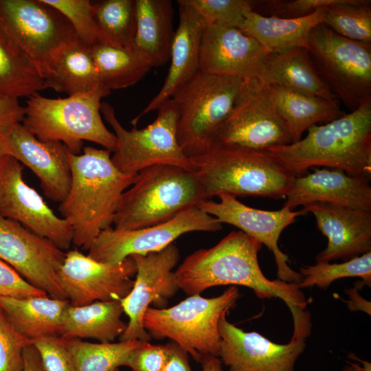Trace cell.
I'll list each match as a JSON object with an SVG mask.
<instances>
[{
  "label": "cell",
  "mask_w": 371,
  "mask_h": 371,
  "mask_svg": "<svg viewBox=\"0 0 371 371\" xmlns=\"http://www.w3.org/2000/svg\"><path fill=\"white\" fill-rule=\"evenodd\" d=\"M304 209L314 215L318 229L328 238L317 262L346 261L371 251V212L325 203H313Z\"/></svg>",
  "instance_id": "7402d4cb"
},
{
  "label": "cell",
  "mask_w": 371,
  "mask_h": 371,
  "mask_svg": "<svg viewBox=\"0 0 371 371\" xmlns=\"http://www.w3.org/2000/svg\"><path fill=\"white\" fill-rule=\"evenodd\" d=\"M93 3L95 21L104 42L131 45L135 30V0H103Z\"/></svg>",
  "instance_id": "e575fe53"
},
{
  "label": "cell",
  "mask_w": 371,
  "mask_h": 371,
  "mask_svg": "<svg viewBox=\"0 0 371 371\" xmlns=\"http://www.w3.org/2000/svg\"><path fill=\"white\" fill-rule=\"evenodd\" d=\"M100 111L116 137L111 161L120 171L137 174L146 168L164 164L196 172L178 143V110L172 98L160 106L156 119L142 129L124 128L108 102H102Z\"/></svg>",
  "instance_id": "9c48e42d"
},
{
  "label": "cell",
  "mask_w": 371,
  "mask_h": 371,
  "mask_svg": "<svg viewBox=\"0 0 371 371\" xmlns=\"http://www.w3.org/2000/svg\"><path fill=\"white\" fill-rule=\"evenodd\" d=\"M295 177L284 206L293 210L299 205L325 203L371 212V186L368 179L333 168L318 169Z\"/></svg>",
  "instance_id": "603a6c76"
},
{
  "label": "cell",
  "mask_w": 371,
  "mask_h": 371,
  "mask_svg": "<svg viewBox=\"0 0 371 371\" xmlns=\"http://www.w3.org/2000/svg\"><path fill=\"white\" fill-rule=\"evenodd\" d=\"M122 194L112 224L120 230L137 229L168 221L204 201L194 171L171 165H155L137 173Z\"/></svg>",
  "instance_id": "5b68a950"
},
{
  "label": "cell",
  "mask_w": 371,
  "mask_h": 371,
  "mask_svg": "<svg viewBox=\"0 0 371 371\" xmlns=\"http://www.w3.org/2000/svg\"><path fill=\"white\" fill-rule=\"evenodd\" d=\"M8 154L29 168L38 178L45 196L62 203L69 192L70 152L60 142L38 139L21 123L5 138Z\"/></svg>",
  "instance_id": "44dd1931"
},
{
  "label": "cell",
  "mask_w": 371,
  "mask_h": 371,
  "mask_svg": "<svg viewBox=\"0 0 371 371\" xmlns=\"http://www.w3.org/2000/svg\"><path fill=\"white\" fill-rule=\"evenodd\" d=\"M120 301L95 302L73 306L65 311L60 337L65 339L91 338L100 342H113L120 337L127 324Z\"/></svg>",
  "instance_id": "f1b7e54d"
},
{
  "label": "cell",
  "mask_w": 371,
  "mask_h": 371,
  "mask_svg": "<svg viewBox=\"0 0 371 371\" xmlns=\"http://www.w3.org/2000/svg\"><path fill=\"white\" fill-rule=\"evenodd\" d=\"M112 371H119V368L115 369V370H113Z\"/></svg>",
  "instance_id": "f5cc1de1"
},
{
  "label": "cell",
  "mask_w": 371,
  "mask_h": 371,
  "mask_svg": "<svg viewBox=\"0 0 371 371\" xmlns=\"http://www.w3.org/2000/svg\"><path fill=\"white\" fill-rule=\"evenodd\" d=\"M64 339L76 371H112L127 366L131 355L145 341L91 343L79 339Z\"/></svg>",
  "instance_id": "836d02e7"
},
{
  "label": "cell",
  "mask_w": 371,
  "mask_h": 371,
  "mask_svg": "<svg viewBox=\"0 0 371 371\" xmlns=\"http://www.w3.org/2000/svg\"><path fill=\"white\" fill-rule=\"evenodd\" d=\"M219 356L229 371H294L306 348V337L293 335L285 344L275 343L257 332H245L226 319L218 323Z\"/></svg>",
  "instance_id": "d6986e66"
},
{
  "label": "cell",
  "mask_w": 371,
  "mask_h": 371,
  "mask_svg": "<svg viewBox=\"0 0 371 371\" xmlns=\"http://www.w3.org/2000/svg\"><path fill=\"white\" fill-rule=\"evenodd\" d=\"M352 0H291L259 1L261 12L264 16L280 18H296L306 16L315 10L333 5L349 3Z\"/></svg>",
  "instance_id": "60d3db41"
},
{
  "label": "cell",
  "mask_w": 371,
  "mask_h": 371,
  "mask_svg": "<svg viewBox=\"0 0 371 371\" xmlns=\"http://www.w3.org/2000/svg\"><path fill=\"white\" fill-rule=\"evenodd\" d=\"M308 51L319 76L351 111L371 99V43L346 38L320 23L309 34Z\"/></svg>",
  "instance_id": "30bf717a"
},
{
  "label": "cell",
  "mask_w": 371,
  "mask_h": 371,
  "mask_svg": "<svg viewBox=\"0 0 371 371\" xmlns=\"http://www.w3.org/2000/svg\"><path fill=\"white\" fill-rule=\"evenodd\" d=\"M370 5V0H352L330 5L322 23L346 38L371 43Z\"/></svg>",
  "instance_id": "d590c367"
},
{
  "label": "cell",
  "mask_w": 371,
  "mask_h": 371,
  "mask_svg": "<svg viewBox=\"0 0 371 371\" xmlns=\"http://www.w3.org/2000/svg\"><path fill=\"white\" fill-rule=\"evenodd\" d=\"M202 366V371H224L222 368V361L218 357L205 356L200 362Z\"/></svg>",
  "instance_id": "681fc988"
},
{
  "label": "cell",
  "mask_w": 371,
  "mask_h": 371,
  "mask_svg": "<svg viewBox=\"0 0 371 371\" xmlns=\"http://www.w3.org/2000/svg\"><path fill=\"white\" fill-rule=\"evenodd\" d=\"M22 371H45L38 352L33 344L24 348Z\"/></svg>",
  "instance_id": "7dc6e473"
},
{
  "label": "cell",
  "mask_w": 371,
  "mask_h": 371,
  "mask_svg": "<svg viewBox=\"0 0 371 371\" xmlns=\"http://www.w3.org/2000/svg\"><path fill=\"white\" fill-rule=\"evenodd\" d=\"M189 159L205 200L221 194L285 199L295 177L268 150L213 146Z\"/></svg>",
  "instance_id": "277c9868"
},
{
  "label": "cell",
  "mask_w": 371,
  "mask_h": 371,
  "mask_svg": "<svg viewBox=\"0 0 371 371\" xmlns=\"http://www.w3.org/2000/svg\"><path fill=\"white\" fill-rule=\"evenodd\" d=\"M25 107L18 99H0V139L9 136L16 124L22 122Z\"/></svg>",
  "instance_id": "f6af8a7d"
},
{
  "label": "cell",
  "mask_w": 371,
  "mask_h": 371,
  "mask_svg": "<svg viewBox=\"0 0 371 371\" xmlns=\"http://www.w3.org/2000/svg\"><path fill=\"white\" fill-rule=\"evenodd\" d=\"M60 12L70 23L82 43L88 47L104 42L94 17L93 3L89 0H43Z\"/></svg>",
  "instance_id": "74e56055"
},
{
  "label": "cell",
  "mask_w": 371,
  "mask_h": 371,
  "mask_svg": "<svg viewBox=\"0 0 371 371\" xmlns=\"http://www.w3.org/2000/svg\"><path fill=\"white\" fill-rule=\"evenodd\" d=\"M23 165L12 156L0 161V214L47 238L62 250L72 244L69 223L58 216L23 177Z\"/></svg>",
  "instance_id": "9a60e30c"
},
{
  "label": "cell",
  "mask_w": 371,
  "mask_h": 371,
  "mask_svg": "<svg viewBox=\"0 0 371 371\" xmlns=\"http://www.w3.org/2000/svg\"><path fill=\"white\" fill-rule=\"evenodd\" d=\"M292 143L268 86L260 79L252 78L243 80L230 113L212 135L208 148L232 145L265 150Z\"/></svg>",
  "instance_id": "7c38bea8"
},
{
  "label": "cell",
  "mask_w": 371,
  "mask_h": 371,
  "mask_svg": "<svg viewBox=\"0 0 371 371\" xmlns=\"http://www.w3.org/2000/svg\"><path fill=\"white\" fill-rule=\"evenodd\" d=\"M46 295L45 292L30 284L12 267L0 260V296L26 297Z\"/></svg>",
  "instance_id": "7bdbcfd3"
},
{
  "label": "cell",
  "mask_w": 371,
  "mask_h": 371,
  "mask_svg": "<svg viewBox=\"0 0 371 371\" xmlns=\"http://www.w3.org/2000/svg\"><path fill=\"white\" fill-rule=\"evenodd\" d=\"M274 106L287 126L293 143L302 139L309 126L343 115L339 103L280 86L267 85Z\"/></svg>",
  "instance_id": "4dcf8cb0"
},
{
  "label": "cell",
  "mask_w": 371,
  "mask_h": 371,
  "mask_svg": "<svg viewBox=\"0 0 371 371\" xmlns=\"http://www.w3.org/2000/svg\"><path fill=\"white\" fill-rule=\"evenodd\" d=\"M165 346L166 357L163 371H193L184 350L173 341Z\"/></svg>",
  "instance_id": "bcb514c9"
},
{
  "label": "cell",
  "mask_w": 371,
  "mask_h": 371,
  "mask_svg": "<svg viewBox=\"0 0 371 371\" xmlns=\"http://www.w3.org/2000/svg\"><path fill=\"white\" fill-rule=\"evenodd\" d=\"M100 83L111 91L131 87L152 68L131 46L100 42L90 47Z\"/></svg>",
  "instance_id": "1f68e13d"
},
{
  "label": "cell",
  "mask_w": 371,
  "mask_h": 371,
  "mask_svg": "<svg viewBox=\"0 0 371 371\" xmlns=\"http://www.w3.org/2000/svg\"><path fill=\"white\" fill-rule=\"evenodd\" d=\"M269 56L257 41L239 29L205 25L201 42L199 71L260 80Z\"/></svg>",
  "instance_id": "ffe728a7"
},
{
  "label": "cell",
  "mask_w": 371,
  "mask_h": 371,
  "mask_svg": "<svg viewBox=\"0 0 371 371\" xmlns=\"http://www.w3.org/2000/svg\"><path fill=\"white\" fill-rule=\"evenodd\" d=\"M45 371H76L65 339L60 336L39 338L32 342Z\"/></svg>",
  "instance_id": "b9f144b4"
},
{
  "label": "cell",
  "mask_w": 371,
  "mask_h": 371,
  "mask_svg": "<svg viewBox=\"0 0 371 371\" xmlns=\"http://www.w3.org/2000/svg\"><path fill=\"white\" fill-rule=\"evenodd\" d=\"M260 80L267 85L280 86L339 103L319 76L304 47L269 54Z\"/></svg>",
  "instance_id": "4316f807"
},
{
  "label": "cell",
  "mask_w": 371,
  "mask_h": 371,
  "mask_svg": "<svg viewBox=\"0 0 371 371\" xmlns=\"http://www.w3.org/2000/svg\"><path fill=\"white\" fill-rule=\"evenodd\" d=\"M342 371H363V368L355 363H349L343 368Z\"/></svg>",
  "instance_id": "816d5d0a"
},
{
  "label": "cell",
  "mask_w": 371,
  "mask_h": 371,
  "mask_svg": "<svg viewBox=\"0 0 371 371\" xmlns=\"http://www.w3.org/2000/svg\"><path fill=\"white\" fill-rule=\"evenodd\" d=\"M45 89L73 95L100 86L90 47L77 39L61 48L54 58L47 76Z\"/></svg>",
  "instance_id": "f546056e"
},
{
  "label": "cell",
  "mask_w": 371,
  "mask_h": 371,
  "mask_svg": "<svg viewBox=\"0 0 371 371\" xmlns=\"http://www.w3.org/2000/svg\"><path fill=\"white\" fill-rule=\"evenodd\" d=\"M302 276L297 284L300 289L316 286L324 289L338 279L359 277L362 286H371V251L344 261L330 264L317 262L314 265L303 266L300 269Z\"/></svg>",
  "instance_id": "8d00e7d4"
},
{
  "label": "cell",
  "mask_w": 371,
  "mask_h": 371,
  "mask_svg": "<svg viewBox=\"0 0 371 371\" xmlns=\"http://www.w3.org/2000/svg\"><path fill=\"white\" fill-rule=\"evenodd\" d=\"M200 14L205 25L235 27L242 25L245 14L253 10L252 1L187 0Z\"/></svg>",
  "instance_id": "f35d334b"
},
{
  "label": "cell",
  "mask_w": 371,
  "mask_h": 371,
  "mask_svg": "<svg viewBox=\"0 0 371 371\" xmlns=\"http://www.w3.org/2000/svg\"><path fill=\"white\" fill-rule=\"evenodd\" d=\"M346 292L350 297V300L347 301V306L350 311H363L370 315V302L359 294L358 286L347 290Z\"/></svg>",
  "instance_id": "c3c4849f"
},
{
  "label": "cell",
  "mask_w": 371,
  "mask_h": 371,
  "mask_svg": "<svg viewBox=\"0 0 371 371\" xmlns=\"http://www.w3.org/2000/svg\"><path fill=\"white\" fill-rule=\"evenodd\" d=\"M68 300L46 296H0V308L17 330L32 342L39 338L60 336Z\"/></svg>",
  "instance_id": "83f0119b"
},
{
  "label": "cell",
  "mask_w": 371,
  "mask_h": 371,
  "mask_svg": "<svg viewBox=\"0 0 371 371\" xmlns=\"http://www.w3.org/2000/svg\"><path fill=\"white\" fill-rule=\"evenodd\" d=\"M243 81L199 71L172 96L178 110V143L188 158L207 150L212 135L230 113Z\"/></svg>",
  "instance_id": "ba28073f"
},
{
  "label": "cell",
  "mask_w": 371,
  "mask_h": 371,
  "mask_svg": "<svg viewBox=\"0 0 371 371\" xmlns=\"http://www.w3.org/2000/svg\"><path fill=\"white\" fill-rule=\"evenodd\" d=\"M0 30L43 79L58 52L78 39L69 21L43 0H0Z\"/></svg>",
  "instance_id": "8fae6325"
},
{
  "label": "cell",
  "mask_w": 371,
  "mask_h": 371,
  "mask_svg": "<svg viewBox=\"0 0 371 371\" xmlns=\"http://www.w3.org/2000/svg\"><path fill=\"white\" fill-rule=\"evenodd\" d=\"M6 155H8V154L5 138L0 139V161Z\"/></svg>",
  "instance_id": "f907efd6"
},
{
  "label": "cell",
  "mask_w": 371,
  "mask_h": 371,
  "mask_svg": "<svg viewBox=\"0 0 371 371\" xmlns=\"http://www.w3.org/2000/svg\"><path fill=\"white\" fill-rule=\"evenodd\" d=\"M305 137L267 150L293 175L315 166L371 178V99L323 125L313 124Z\"/></svg>",
  "instance_id": "3957f363"
},
{
  "label": "cell",
  "mask_w": 371,
  "mask_h": 371,
  "mask_svg": "<svg viewBox=\"0 0 371 371\" xmlns=\"http://www.w3.org/2000/svg\"><path fill=\"white\" fill-rule=\"evenodd\" d=\"M239 297L238 289L231 286L214 297L195 294L169 308L149 307L144 326L150 337L172 340L199 363L203 357L219 356L220 319Z\"/></svg>",
  "instance_id": "52a82bcc"
},
{
  "label": "cell",
  "mask_w": 371,
  "mask_h": 371,
  "mask_svg": "<svg viewBox=\"0 0 371 371\" xmlns=\"http://www.w3.org/2000/svg\"><path fill=\"white\" fill-rule=\"evenodd\" d=\"M328 8L324 7L296 18L264 16L250 10L245 14L239 30L257 41L269 54L296 47L308 49L309 34L323 22Z\"/></svg>",
  "instance_id": "484cf974"
},
{
  "label": "cell",
  "mask_w": 371,
  "mask_h": 371,
  "mask_svg": "<svg viewBox=\"0 0 371 371\" xmlns=\"http://www.w3.org/2000/svg\"><path fill=\"white\" fill-rule=\"evenodd\" d=\"M110 91L100 86L91 91L63 98H49L35 93L26 101L21 124L38 139L58 141L79 155L85 141L113 152L116 137L101 116L102 98Z\"/></svg>",
  "instance_id": "8992f818"
},
{
  "label": "cell",
  "mask_w": 371,
  "mask_h": 371,
  "mask_svg": "<svg viewBox=\"0 0 371 371\" xmlns=\"http://www.w3.org/2000/svg\"><path fill=\"white\" fill-rule=\"evenodd\" d=\"M136 278L131 291L120 300L124 313L128 317L120 341H148L150 336L144 326V317L150 304L165 308L179 287L172 271L180 258L179 250L172 243L164 249L146 255H132Z\"/></svg>",
  "instance_id": "5bb4252c"
},
{
  "label": "cell",
  "mask_w": 371,
  "mask_h": 371,
  "mask_svg": "<svg viewBox=\"0 0 371 371\" xmlns=\"http://www.w3.org/2000/svg\"><path fill=\"white\" fill-rule=\"evenodd\" d=\"M82 151L69 153L71 186L58 210L72 229V243L89 250L100 232L111 227L120 199L137 174L120 171L106 149L84 146Z\"/></svg>",
  "instance_id": "7a4b0ae2"
},
{
  "label": "cell",
  "mask_w": 371,
  "mask_h": 371,
  "mask_svg": "<svg viewBox=\"0 0 371 371\" xmlns=\"http://www.w3.org/2000/svg\"><path fill=\"white\" fill-rule=\"evenodd\" d=\"M218 197L219 202L204 200L197 206L221 223L232 225L264 244L274 256L278 279L298 284L302 276L289 266V256L280 250L278 243L282 231L307 212L304 209L292 211L285 206L276 211L262 210L247 206L229 194H221Z\"/></svg>",
  "instance_id": "ac0fdd59"
},
{
  "label": "cell",
  "mask_w": 371,
  "mask_h": 371,
  "mask_svg": "<svg viewBox=\"0 0 371 371\" xmlns=\"http://www.w3.org/2000/svg\"><path fill=\"white\" fill-rule=\"evenodd\" d=\"M65 257L47 238L0 214V260L53 298L67 300L58 280Z\"/></svg>",
  "instance_id": "2e32d148"
},
{
  "label": "cell",
  "mask_w": 371,
  "mask_h": 371,
  "mask_svg": "<svg viewBox=\"0 0 371 371\" xmlns=\"http://www.w3.org/2000/svg\"><path fill=\"white\" fill-rule=\"evenodd\" d=\"M262 243L242 231H232L211 248L187 256L175 271L179 289L188 295L216 286H244L261 299L280 298L289 307L294 324L310 320L308 304L297 283L271 280L262 273L258 254Z\"/></svg>",
  "instance_id": "6da1fadb"
},
{
  "label": "cell",
  "mask_w": 371,
  "mask_h": 371,
  "mask_svg": "<svg viewBox=\"0 0 371 371\" xmlns=\"http://www.w3.org/2000/svg\"><path fill=\"white\" fill-rule=\"evenodd\" d=\"M136 271L131 256L118 264L104 263L75 249L65 253L58 280L69 304L80 306L120 301L131 291Z\"/></svg>",
  "instance_id": "e0dca14e"
},
{
  "label": "cell",
  "mask_w": 371,
  "mask_h": 371,
  "mask_svg": "<svg viewBox=\"0 0 371 371\" xmlns=\"http://www.w3.org/2000/svg\"><path fill=\"white\" fill-rule=\"evenodd\" d=\"M170 0H135V30L131 46L151 67L166 65L175 35Z\"/></svg>",
  "instance_id": "d4e9b609"
},
{
  "label": "cell",
  "mask_w": 371,
  "mask_h": 371,
  "mask_svg": "<svg viewBox=\"0 0 371 371\" xmlns=\"http://www.w3.org/2000/svg\"><path fill=\"white\" fill-rule=\"evenodd\" d=\"M222 223L198 206L190 207L166 222L137 229L109 227L100 232L88 256L104 263L118 264L132 255L159 251L191 232H216Z\"/></svg>",
  "instance_id": "4fadbf2b"
},
{
  "label": "cell",
  "mask_w": 371,
  "mask_h": 371,
  "mask_svg": "<svg viewBox=\"0 0 371 371\" xmlns=\"http://www.w3.org/2000/svg\"><path fill=\"white\" fill-rule=\"evenodd\" d=\"M45 89L34 64L0 30V99L29 98Z\"/></svg>",
  "instance_id": "d6a6232c"
},
{
  "label": "cell",
  "mask_w": 371,
  "mask_h": 371,
  "mask_svg": "<svg viewBox=\"0 0 371 371\" xmlns=\"http://www.w3.org/2000/svg\"><path fill=\"white\" fill-rule=\"evenodd\" d=\"M166 357L165 345L144 341L131 355L127 367L133 371H163Z\"/></svg>",
  "instance_id": "ee69618b"
},
{
  "label": "cell",
  "mask_w": 371,
  "mask_h": 371,
  "mask_svg": "<svg viewBox=\"0 0 371 371\" xmlns=\"http://www.w3.org/2000/svg\"><path fill=\"white\" fill-rule=\"evenodd\" d=\"M30 344L0 308V371H22L23 350Z\"/></svg>",
  "instance_id": "ab89813d"
},
{
  "label": "cell",
  "mask_w": 371,
  "mask_h": 371,
  "mask_svg": "<svg viewBox=\"0 0 371 371\" xmlns=\"http://www.w3.org/2000/svg\"><path fill=\"white\" fill-rule=\"evenodd\" d=\"M177 4L179 24L172 43L168 75L156 96L132 120L135 126L140 117L158 110L199 72L201 42L205 23L187 0H179Z\"/></svg>",
  "instance_id": "cb8c5ba5"
}]
</instances>
